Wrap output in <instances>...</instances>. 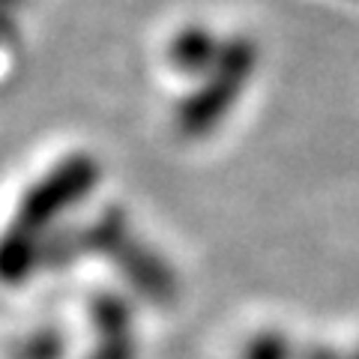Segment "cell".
Listing matches in <instances>:
<instances>
[{"mask_svg":"<svg viewBox=\"0 0 359 359\" xmlns=\"http://www.w3.org/2000/svg\"><path fill=\"white\" fill-rule=\"evenodd\" d=\"M299 359H351V347H335L330 341H302Z\"/></svg>","mask_w":359,"mask_h":359,"instance_id":"9c48e42d","label":"cell"},{"mask_svg":"<svg viewBox=\"0 0 359 359\" xmlns=\"http://www.w3.org/2000/svg\"><path fill=\"white\" fill-rule=\"evenodd\" d=\"M351 359H359V344H353V347H351Z\"/></svg>","mask_w":359,"mask_h":359,"instance_id":"7c38bea8","label":"cell"},{"mask_svg":"<svg viewBox=\"0 0 359 359\" xmlns=\"http://www.w3.org/2000/svg\"><path fill=\"white\" fill-rule=\"evenodd\" d=\"M99 177V162L78 150L33 180L18 201L13 222L0 233V282L15 287L36 276L48 240L63 228L66 212L78 210L93 195Z\"/></svg>","mask_w":359,"mask_h":359,"instance_id":"6da1fadb","label":"cell"},{"mask_svg":"<svg viewBox=\"0 0 359 359\" xmlns=\"http://www.w3.org/2000/svg\"><path fill=\"white\" fill-rule=\"evenodd\" d=\"M87 320L93 335H135L132 302L123 294H114V290H99L90 297Z\"/></svg>","mask_w":359,"mask_h":359,"instance_id":"5b68a950","label":"cell"},{"mask_svg":"<svg viewBox=\"0 0 359 359\" xmlns=\"http://www.w3.org/2000/svg\"><path fill=\"white\" fill-rule=\"evenodd\" d=\"M84 359H138L135 335H93Z\"/></svg>","mask_w":359,"mask_h":359,"instance_id":"ba28073f","label":"cell"},{"mask_svg":"<svg viewBox=\"0 0 359 359\" xmlns=\"http://www.w3.org/2000/svg\"><path fill=\"white\" fill-rule=\"evenodd\" d=\"M18 4V0H0V9H4V13H9V9H13Z\"/></svg>","mask_w":359,"mask_h":359,"instance_id":"8fae6325","label":"cell"},{"mask_svg":"<svg viewBox=\"0 0 359 359\" xmlns=\"http://www.w3.org/2000/svg\"><path fill=\"white\" fill-rule=\"evenodd\" d=\"M9 33H13V15L0 9V45H4V39L9 36Z\"/></svg>","mask_w":359,"mask_h":359,"instance_id":"30bf717a","label":"cell"},{"mask_svg":"<svg viewBox=\"0 0 359 359\" xmlns=\"http://www.w3.org/2000/svg\"><path fill=\"white\" fill-rule=\"evenodd\" d=\"M261 63V48L245 33L224 36L219 60L195 81V87L174 108V126L189 141L212 135L240 105Z\"/></svg>","mask_w":359,"mask_h":359,"instance_id":"7a4b0ae2","label":"cell"},{"mask_svg":"<svg viewBox=\"0 0 359 359\" xmlns=\"http://www.w3.org/2000/svg\"><path fill=\"white\" fill-rule=\"evenodd\" d=\"M66 341L63 330L57 327H42L33 330L13 347V359H63L66 356Z\"/></svg>","mask_w":359,"mask_h":359,"instance_id":"52a82bcc","label":"cell"},{"mask_svg":"<svg viewBox=\"0 0 359 359\" xmlns=\"http://www.w3.org/2000/svg\"><path fill=\"white\" fill-rule=\"evenodd\" d=\"M299 351L302 341H297L290 332L282 327H264L243 344L240 359H299Z\"/></svg>","mask_w":359,"mask_h":359,"instance_id":"8992f818","label":"cell"},{"mask_svg":"<svg viewBox=\"0 0 359 359\" xmlns=\"http://www.w3.org/2000/svg\"><path fill=\"white\" fill-rule=\"evenodd\" d=\"M222 45H224V36H219L212 27L195 21V25L180 27L171 36V42H168V63L183 78H195L198 81L219 60Z\"/></svg>","mask_w":359,"mask_h":359,"instance_id":"277c9868","label":"cell"},{"mask_svg":"<svg viewBox=\"0 0 359 359\" xmlns=\"http://www.w3.org/2000/svg\"><path fill=\"white\" fill-rule=\"evenodd\" d=\"M84 231H87V249L105 257L126 278V285L138 290L144 299L165 306V302L177 297V273L150 243L141 240V233L135 231L126 210L105 207L93 222L84 224Z\"/></svg>","mask_w":359,"mask_h":359,"instance_id":"3957f363","label":"cell"}]
</instances>
